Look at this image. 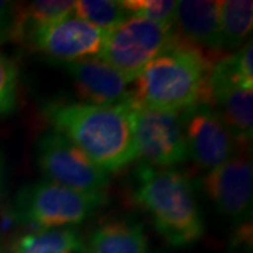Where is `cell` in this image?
I'll list each match as a JSON object with an SVG mask.
<instances>
[{
  "instance_id": "1",
  "label": "cell",
  "mask_w": 253,
  "mask_h": 253,
  "mask_svg": "<svg viewBox=\"0 0 253 253\" xmlns=\"http://www.w3.org/2000/svg\"><path fill=\"white\" fill-rule=\"evenodd\" d=\"M42 111L55 132L104 172H117L138 161L128 101H48Z\"/></svg>"
},
{
  "instance_id": "2",
  "label": "cell",
  "mask_w": 253,
  "mask_h": 253,
  "mask_svg": "<svg viewBox=\"0 0 253 253\" xmlns=\"http://www.w3.org/2000/svg\"><path fill=\"white\" fill-rule=\"evenodd\" d=\"M221 51H204L181 38L145 66L134 81L132 100L148 109L181 113L199 103L212 61Z\"/></svg>"
},
{
  "instance_id": "3",
  "label": "cell",
  "mask_w": 253,
  "mask_h": 253,
  "mask_svg": "<svg viewBox=\"0 0 253 253\" xmlns=\"http://www.w3.org/2000/svg\"><path fill=\"white\" fill-rule=\"evenodd\" d=\"M131 197L169 245L189 246L204 235L203 215L184 173L139 163L134 170Z\"/></svg>"
},
{
  "instance_id": "4",
  "label": "cell",
  "mask_w": 253,
  "mask_h": 253,
  "mask_svg": "<svg viewBox=\"0 0 253 253\" xmlns=\"http://www.w3.org/2000/svg\"><path fill=\"white\" fill-rule=\"evenodd\" d=\"M107 203V193H84L38 180L21 187L14 200V217L24 225L72 228L94 215Z\"/></svg>"
},
{
  "instance_id": "5",
  "label": "cell",
  "mask_w": 253,
  "mask_h": 253,
  "mask_svg": "<svg viewBox=\"0 0 253 253\" xmlns=\"http://www.w3.org/2000/svg\"><path fill=\"white\" fill-rule=\"evenodd\" d=\"M234 136L246 148L253 134V81L246 79L238 54H219L212 61L201 96Z\"/></svg>"
},
{
  "instance_id": "6",
  "label": "cell",
  "mask_w": 253,
  "mask_h": 253,
  "mask_svg": "<svg viewBox=\"0 0 253 253\" xmlns=\"http://www.w3.org/2000/svg\"><path fill=\"white\" fill-rule=\"evenodd\" d=\"M174 37V27L131 14L107 33L97 58L134 82L148 63L172 44Z\"/></svg>"
},
{
  "instance_id": "7",
  "label": "cell",
  "mask_w": 253,
  "mask_h": 253,
  "mask_svg": "<svg viewBox=\"0 0 253 253\" xmlns=\"http://www.w3.org/2000/svg\"><path fill=\"white\" fill-rule=\"evenodd\" d=\"M136 158L152 168L168 169L187 158L181 113L144 107L128 100Z\"/></svg>"
},
{
  "instance_id": "8",
  "label": "cell",
  "mask_w": 253,
  "mask_h": 253,
  "mask_svg": "<svg viewBox=\"0 0 253 253\" xmlns=\"http://www.w3.org/2000/svg\"><path fill=\"white\" fill-rule=\"evenodd\" d=\"M37 163L45 180L84 193H106L110 173L86 158L61 134L49 131L37 139Z\"/></svg>"
},
{
  "instance_id": "9",
  "label": "cell",
  "mask_w": 253,
  "mask_h": 253,
  "mask_svg": "<svg viewBox=\"0 0 253 253\" xmlns=\"http://www.w3.org/2000/svg\"><path fill=\"white\" fill-rule=\"evenodd\" d=\"M107 33L72 11L37 26L28 33L24 42L49 56L54 62H72L97 56Z\"/></svg>"
},
{
  "instance_id": "10",
  "label": "cell",
  "mask_w": 253,
  "mask_h": 253,
  "mask_svg": "<svg viewBox=\"0 0 253 253\" xmlns=\"http://www.w3.org/2000/svg\"><path fill=\"white\" fill-rule=\"evenodd\" d=\"M201 187L219 212L231 221H251L252 215L253 166L246 152H236L219 166L208 170Z\"/></svg>"
},
{
  "instance_id": "11",
  "label": "cell",
  "mask_w": 253,
  "mask_h": 253,
  "mask_svg": "<svg viewBox=\"0 0 253 253\" xmlns=\"http://www.w3.org/2000/svg\"><path fill=\"white\" fill-rule=\"evenodd\" d=\"M187 154L200 168L211 170L244 148L229 134L215 111L206 103H196L181 111Z\"/></svg>"
},
{
  "instance_id": "12",
  "label": "cell",
  "mask_w": 253,
  "mask_h": 253,
  "mask_svg": "<svg viewBox=\"0 0 253 253\" xmlns=\"http://www.w3.org/2000/svg\"><path fill=\"white\" fill-rule=\"evenodd\" d=\"M72 78L78 94L86 103L120 104L132 97L129 86L134 83L103 62L97 56L72 62H59Z\"/></svg>"
},
{
  "instance_id": "13",
  "label": "cell",
  "mask_w": 253,
  "mask_h": 253,
  "mask_svg": "<svg viewBox=\"0 0 253 253\" xmlns=\"http://www.w3.org/2000/svg\"><path fill=\"white\" fill-rule=\"evenodd\" d=\"M176 31L181 38L207 51L219 48V1H176ZM222 52V51H221Z\"/></svg>"
},
{
  "instance_id": "14",
  "label": "cell",
  "mask_w": 253,
  "mask_h": 253,
  "mask_svg": "<svg viewBox=\"0 0 253 253\" xmlns=\"http://www.w3.org/2000/svg\"><path fill=\"white\" fill-rule=\"evenodd\" d=\"M148 238L142 224L114 218L99 225L89 238L87 253H146Z\"/></svg>"
},
{
  "instance_id": "15",
  "label": "cell",
  "mask_w": 253,
  "mask_h": 253,
  "mask_svg": "<svg viewBox=\"0 0 253 253\" xmlns=\"http://www.w3.org/2000/svg\"><path fill=\"white\" fill-rule=\"evenodd\" d=\"M86 245L75 228H40L20 235L9 253H83Z\"/></svg>"
},
{
  "instance_id": "16",
  "label": "cell",
  "mask_w": 253,
  "mask_h": 253,
  "mask_svg": "<svg viewBox=\"0 0 253 253\" xmlns=\"http://www.w3.org/2000/svg\"><path fill=\"white\" fill-rule=\"evenodd\" d=\"M253 26V1H219V48L221 51L238 49L248 41Z\"/></svg>"
},
{
  "instance_id": "17",
  "label": "cell",
  "mask_w": 253,
  "mask_h": 253,
  "mask_svg": "<svg viewBox=\"0 0 253 253\" xmlns=\"http://www.w3.org/2000/svg\"><path fill=\"white\" fill-rule=\"evenodd\" d=\"M73 13L104 31H111L131 16L121 0H78L73 3Z\"/></svg>"
},
{
  "instance_id": "18",
  "label": "cell",
  "mask_w": 253,
  "mask_h": 253,
  "mask_svg": "<svg viewBox=\"0 0 253 253\" xmlns=\"http://www.w3.org/2000/svg\"><path fill=\"white\" fill-rule=\"evenodd\" d=\"M129 14L146 18L162 26L174 27L176 1L172 0H121Z\"/></svg>"
},
{
  "instance_id": "19",
  "label": "cell",
  "mask_w": 253,
  "mask_h": 253,
  "mask_svg": "<svg viewBox=\"0 0 253 253\" xmlns=\"http://www.w3.org/2000/svg\"><path fill=\"white\" fill-rule=\"evenodd\" d=\"M18 69L14 61L0 52V116L10 114L17 106Z\"/></svg>"
},
{
  "instance_id": "20",
  "label": "cell",
  "mask_w": 253,
  "mask_h": 253,
  "mask_svg": "<svg viewBox=\"0 0 253 253\" xmlns=\"http://www.w3.org/2000/svg\"><path fill=\"white\" fill-rule=\"evenodd\" d=\"M16 3L0 1V42L13 41Z\"/></svg>"
},
{
  "instance_id": "21",
  "label": "cell",
  "mask_w": 253,
  "mask_h": 253,
  "mask_svg": "<svg viewBox=\"0 0 253 253\" xmlns=\"http://www.w3.org/2000/svg\"><path fill=\"white\" fill-rule=\"evenodd\" d=\"M0 177H1V161H0Z\"/></svg>"
},
{
  "instance_id": "22",
  "label": "cell",
  "mask_w": 253,
  "mask_h": 253,
  "mask_svg": "<svg viewBox=\"0 0 253 253\" xmlns=\"http://www.w3.org/2000/svg\"><path fill=\"white\" fill-rule=\"evenodd\" d=\"M0 253H1V252H0Z\"/></svg>"
}]
</instances>
